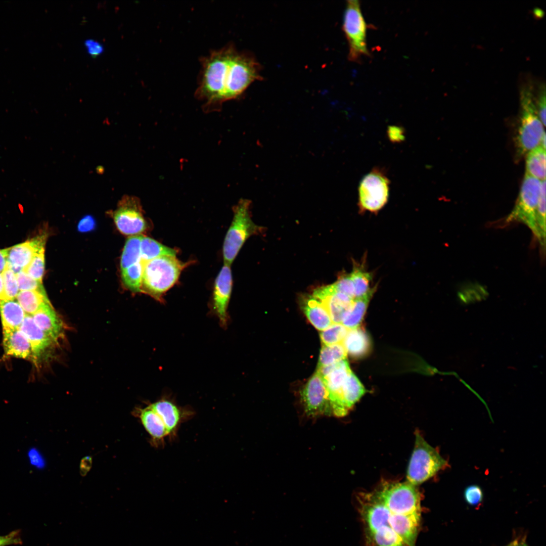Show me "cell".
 Masks as SVG:
<instances>
[{
    "label": "cell",
    "instance_id": "obj_35",
    "mask_svg": "<svg viewBox=\"0 0 546 546\" xmlns=\"http://www.w3.org/2000/svg\"><path fill=\"white\" fill-rule=\"evenodd\" d=\"M349 329L339 323H333L320 333L323 345H330L342 343Z\"/></svg>",
    "mask_w": 546,
    "mask_h": 546
},
{
    "label": "cell",
    "instance_id": "obj_43",
    "mask_svg": "<svg viewBox=\"0 0 546 546\" xmlns=\"http://www.w3.org/2000/svg\"><path fill=\"white\" fill-rule=\"evenodd\" d=\"M387 134L389 139L392 143H400L404 140V130L399 126H389L387 130Z\"/></svg>",
    "mask_w": 546,
    "mask_h": 546
},
{
    "label": "cell",
    "instance_id": "obj_26",
    "mask_svg": "<svg viewBox=\"0 0 546 546\" xmlns=\"http://www.w3.org/2000/svg\"><path fill=\"white\" fill-rule=\"evenodd\" d=\"M526 174L545 180V149L538 146L526 154Z\"/></svg>",
    "mask_w": 546,
    "mask_h": 546
},
{
    "label": "cell",
    "instance_id": "obj_34",
    "mask_svg": "<svg viewBox=\"0 0 546 546\" xmlns=\"http://www.w3.org/2000/svg\"><path fill=\"white\" fill-rule=\"evenodd\" d=\"M537 239L545 250V180L541 181L537 210Z\"/></svg>",
    "mask_w": 546,
    "mask_h": 546
},
{
    "label": "cell",
    "instance_id": "obj_47",
    "mask_svg": "<svg viewBox=\"0 0 546 546\" xmlns=\"http://www.w3.org/2000/svg\"><path fill=\"white\" fill-rule=\"evenodd\" d=\"M7 266V261L4 249H0V272H2Z\"/></svg>",
    "mask_w": 546,
    "mask_h": 546
},
{
    "label": "cell",
    "instance_id": "obj_40",
    "mask_svg": "<svg viewBox=\"0 0 546 546\" xmlns=\"http://www.w3.org/2000/svg\"><path fill=\"white\" fill-rule=\"evenodd\" d=\"M465 502L470 506H477L483 500V492L481 488L477 485L467 486L464 491Z\"/></svg>",
    "mask_w": 546,
    "mask_h": 546
},
{
    "label": "cell",
    "instance_id": "obj_4",
    "mask_svg": "<svg viewBox=\"0 0 546 546\" xmlns=\"http://www.w3.org/2000/svg\"><path fill=\"white\" fill-rule=\"evenodd\" d=\"M251 203L248 199H241L234 207L233 219L223 242L224 264L231 265L247 239L262 231L251 218Z\"/></svg>",
    "mask_w": 546,
    "mask_h": 546
},
{
    "label": "cell",
    "instance_id": "obj_50",
    "mask_svg": "<svg viewBox=\"0 0 546 546\" xmlns=\"http://www.w3.org/2000/svg\"><path fill=\"white\" fill-rule=\"evenodd\" d=\"M518 538L513 540L512 541H511L510 543H509L506 546H516V543H517V542L518 541Z\"/></svg>",
    "mask_w": 546,
    "mask_h": 546
},
{
    "label": "cell",
    "instance_id": "obj_30",
    "mask_svg": "<svg viewBox=\"0 0 546 546\" xmlns=\"http://www.w3.org/2000/svg\"><path fill=\"white\" fill-rule=\"evenodd\" d=\"M142 235L131 236L127 239L120 260L121 270L139 262L141 259V242Z\"/></svg>",
    "mask_w": 546,
    "mask_h": 546
},
{
    "label": "cell",
    "instance_id": "obj_36",
    "mask_svg": "<svg viewBox=\"0 0 546 546\" xmlns=\"http://www.w3.org/2000/svg\"><path fill=\"white\" fill-rule=\"evenodd\" d=\"M44 248L39 250L23 270L34 280L42 283L44 272Z\"/></svg>",
    "mask_w": 546,
    "mask_h": 546
},
{
    "label": "cell",
    "instance_id": "obj_14",
    "mask_svg": "<svg viewBox=\"0 0 546 546\" xmlns=\"http://www.w3.org/2000/svg\"><path fill=\"white\" fill-rule=\"evenodd\" d=\"M47 235L43 233L24 242L4 249L7 265L15 274L23 270L34 255L44 248Z\"/></svg>",
    "mask_w": 546,
    "mask_h": 546
},
{
    "label": "cell",
    "instance_id": "obj_17",
    "mask_svg": "<svg viewBox=\"0 0 546 546\" xmlns=\"http://www.w3.org/2000/svg\"><path fill=\"white\" fill-rule=\"evenodd\" d=\"M312 296L324 305L332 322L339 324L350 310L354 299L337 292L331 285L316 289Z\"/></svg>",
    "mask_w": 546,
    "mask_h": 546
},
{
    "label": "cell",
    "instance_id": "obj_16",
    "mask_svg": "<svg viewBox=\"0 0 546 546\" xmlns=\"http://www.w3.org/2000/svg\"><path fill=\"white\" fill-rule=\"evenodd\" d=\"M232 284L230 265L224 264L215 279L212 298L213 311L222 327H225L228 322V307Z\"/></svg>",
    "mask_w": 546,
    "mask_h": 546
},
{
    "label": "cell",
    "instance_id": "obj_32",
    "mask_svg": "<svg viewBox=\"0 0 546 546\" xmlns=\"http://www.w3.org/2000/svg\"><path fill=\"white\" fill-rule=\"evenodd\" d=\"M144 263L142 260L121 270V278L125 286L130 291L141 292Z\"/></svg>",
    "mask_w": 546,
    "mask_h": 546
},
{
    "label": "cell",
    "instance_id": "obj_24",
    "mask_svg": "<svg viewBox=\"0 0 546 546\" xmlns=\"http://www.w3.org/2000/svg\"><path fill=\"white\" fill-rule=\"evenodd\" d=\"M342 343L347 353L355 357L367 354L371 346L368 334L359 328L349 330Z\"/></svg>",
    "mask_w": 546,
    "mask_h": 546
},
{
    "label": "cell",
    "instance_id": "obj_2",
    "mask_svg": "<svg viewBox=\"0 0 546 546\" xmlns=\"http://www.w3.org/2000/svg\"><path fill=\"white\" fill-rule=\"evenodd\" d=\"M235 50L233 44H228L200 60L201 69L195 96L204 102L206 111L218 109L223 103L226 73Z\"/></svg>",
    "mask_w": 546,
    "mask_h": 546
},
{
    "label": "cell",
    "instance_id": "obj_42",
    "mask_svg": "<svg viewBox=\"0 0 546 546\" xmlns=\"http://www.w3.org/2000/svg\"><path fill=\"white\" fill-rule=\"evenodd\" d=\"M21 532L20 529H17L11 531L6 535H0V546L22 544L23 541Z\"/></svg>",
    "mask_w": 546,
    "mask_h": 546
},
{
    "label": "cell",
    "instance_id": "obj_11",
    "mask_svg": "<svg viewBox=\"0 0 546 546\" xmlns=\"http://www.w3.org/2000/svg\"><path fill=\"white\" fill-rule=\"evenodd\" d=\"M351 372L346 359L316 369L327 388L332 415L343 417L348 411L343 404L342 389Z\"/></svg>",
    "mask_w": 546,
    "mask_h": 546
},
{
    "label": "cell",
    "instance_id": "obj_3",
    "mask_svg": "<svg viewBox=\"0 0 546 546\" xmlns=\"http://www.w3.org/2000/svg\"><path fill=\"white\" fill-rule=\"evenodd\" d=\"M189 263L171 256H162L144 262L141 292L162 301L163 295L177 282Z\"/></svg>",
    "mask_w": 546,
    "mask_h": 546
},
{
    "label": "cell",
    "instance_id": "obj_5",
    "mask_svg": "<svg viewBox=\"0 0 546 546\" xmlns=\"http://www.w3.org/2000/svg\"><path fill=\"white\" fill-rule=\"evenodd\" d=\"M448 466L438 450L428 444L419 432H416L414 450L410 461L406 481L417 486Z\"/></svg>",
    "mask_w": 546,
    "mask_h": 546
},
{
    "label": "cell",
    "instance_id": "obj_7",
    "mask_svg": "<svg viewBox=\"0 0 546 546\" xmlns=\"http://www.w3.org/2000/svg\"><path fill=\"white\" fill-rule=\"evenodd\" d=\"M261 76L259 66L255 59L246 53L236 49L229 65L225 82L223 102L239 97L246 88Z\"/></svg>",
    "mask_w": 546,
    "mask_h": 546
},
{
    "label": "cell",
    "instance_id": "obj_37",
    "mask_svg": "<svg viewBox=\"0 0 546 546\" xmlns=\"http://www.w3.org/2000/svg\"><path fill=\"white\" fill-rule=\"evenodd\" d=\"M2 275L5 300L16 299L19 292L16 274L7 265Z\"/></svg>",
    "mask_w": 546,
    "mask_h": 546
},
{
    "label": "cell",
    "instance_id": "obj_29",
    "mask_svg": "<svg viewBox=\"0 0 546 546\" xmlns=\"http://www.w3.org/2000/svg\"><path fill=\"white\" fill-rule=\"evenodd\" d=\"M365 393L363 386L355 375L351 372L346 378L342 389L343 402L348 412Z\"/></svg>",
    "mask_w": 546,
    "mask_h": 546
},
{
    "label": "cell",
    "instance_id": "obj_8",
    "mask_svg": "<svg viewBox=\"0 0 546 546\" xmlns=\"http://www.w3.org/2000/svg\"><path fill=\"white\" fill-rule=\"evenodd\" d=\"M541 180L525 173L515 206L507 216L505 224L513 221L522 222L538 235L537 210Z\"/></svg>",
    "mask_w": 546,
    "mask_h": 546
},
{
    "label": "cell",
    "instance_id": "obj_49",
    "mask_svg": "<svg viewBox=\"0 0 546 546\" xmlns=\"http://www.w3.org/2000/svg\"><path fill=\"white\" fill-rule=\"evenodd\" d=\"M516 546H528L525 541V537L518 538Z\"/></svg>",
    "mask_w": 546,
    "mask_h": 546
},
{
    "label": "cell",
    "instance_id": "obj_9",
    "mask_svg": "<svg viewBox=\"0 0 546 546\" xmlns=\"http://www.w3.org/2000/svg\"><path fill=\"white\" fill-rule=\"evenodd\" d=\"M343 29L349 46V60L357 62L363 56H369L367 44V25L358 1L347 2Z\"/></svg>",
    "mask_w": 546,
    "mask_h": 546
},
{
    "label": "cell",
    "instance_id": "obj_25",
    "mask_svg": "<svg viewBox=\"0 0 546 546\" xmlns=\"http://www.w3.org/2000/svg\"><path fill=\"white\" fill-rule=\"evenodd\" d=\"M375 289L376 287H374L365 295L354 299L350 310L343 320L341 324L349 330L358 328Z\"/></svg>",
    "mask_w": 546,
    "mask_h": 546
},
{
    "label": "cell",
    "instance_id": "obj_48",
    "mask_svg": "<svg viewBox=\"0 0 546 546\" xmlns=\"http://www.w3.org/2000/svg\"><path fill=\"white\" fill-rule=\"evenodd\" d=\"M0 300H5V292L2 272H0Z\"/></svg>",
    "mask_w": 546,
    "mask_h": 546
},
{
    "label": "cell",
    "instance_id": "obj_46",
    "mask_svg": "<svg viewBox=\"0 0 546 546\" xmlns=\"http://www.w3.org/2000/svg\"><path fill=\"white\" fill-rule=\"evenodd\" d=\"M88 52L92 56L95 57L100 54L103 50L102 46L97 41L88 40L85 42Z\"/></svg>",
    "mask_w": 546,
    "mask_h": 546
},
{
    "label": "cell",
    "instance_id": "obj_20",
    "mask_svg": "<svg viewBox=\"0 0 546 546\" xmlns=\"http://www.w3.org/2000/svg\"><path fill=\"white\" fill-rule=\"evenodd\" d=\"M3 335L5 355L34 361L30 344L19 329H3Z\"/></svg>",
    "mask_w": 546,
    "mask_h": 546
},
{
    "label": "cell",
    "instance_id": "obj_39",
    "mask_svg": "<svg viewBox=\"0 0 546 546\" xmlns=\"http://www.w3.org/2000/svg\"><path fill=\"white\" fill-rule=\"evenodd\" d=\"M331 286L337 292L355 299L354 286L350 274L342 276Z\"/></svg>",
    "mask_w": 546,
    "mask_h": 546
},
{
    "label": "cell",
    "instance_id": "obj_28",
    "mask_svg": "<svg viewBox=\"0 0 546 546\" xmlns=\"http://www.w3.org/2000/svg\"><path fill=\"white\" fill-rule=\"evenodd\" d=\"M16 299L26 314L30 315L36 312L44 304L50 302L46 293L33 290L19 291Z\"/></svg>",
    "mask_w": 546,
    "mask_h": 546
},
{
    "label": "cell",
    "instance_id": "obj_31",
    "mask_svg": "<svg viewBox=\"0 0 546 546\" xmlns=\"http://www.w3.org/2000/svg\"><path fill=\"white\" fill-rule=\"evenodd\" d=\"M347 353L342 343L330 345H323L321 350L317 369L346 359Z\"/></svg>",
    "mask_w": 546,
    "mask_h": 546
},
{
    "label": "cell",
    "instance_id": "obj_18",
    "mask_svg": "<svg viewBox=\"0 0 546 546\" xmlns=\"http://www.w3.org/2000/svg\"><path fill=\"white\" fill-rule=\"evenodd\" d=\"M18 329L25 335L30 344L34 361L43 357L57 343L56 341L36 325L30 315L26 314Z\"/></svg>",
    "mask_w": 546,
    "mask_h": 546
},
{
    "label": "cell",
    "instance_id": "obj_1",
    "mask_svg": "<svg viewBox=\"0 0 546 546\" xmlns=\"http://www.w3.org/2000/svg\"><path fill=\"white\" fill-rule=\"evenodd\" d=\"M421 494L407 481L382 482L360 493L358 511L367 546H415L421 519Z\"/></svg>",
    "mask_w": 546,
    "mask_h": 546
},
{
    "label": "cell",
    "instance_id": "obj_12",
    "mask_svg": "<svg viewBox=\"0 0 546 546\" xmlns=\"http://www.w3.org/2000/svg\"><path fill=\"white\" fill-rule=\"evenodd\" d=\"M113 218L118 230L125 235H141L148 227L140 202L133 197L125 196L121 199Z\"/></svg>",
    "mask_w": 546,
    "mask_h": 546
},
{
    "label": "cell",
    "instance_id": "obj_27",
    "mask_svg": "<svg viewBox=\"0 0 546 546\" xmlns=\"http://www.w3.org/2000/svg\"><path fill=\"white\" fill-rule=\"evenodd\" d=\"M176 250L166 246L150 237L142 236L141 259L143 263L162 256H176Z\"/></svg>",
    "mask_w": 546,
    "mask_h": 546
},
{
    "label": "cell",
    "instance_id": "obj_41",
    "mask_svg": "<svg viewBox=\"0 0 546 546\" xmlns=\"http://www.w3.org/2000/svg\"><path fill=\"white\" fill-rule=\"evenodd\" d=\"M27 458L29 464L33 468L39 470L44 468L45 459L37 448L32 447L29 448L27 452Z\"/></svg>",
    "mask_w": 546,
    "mask_h": 546
},
{
    "label": "cell",
    "instance_id": "obj_23",
    "mask_svg": "<svg viewBox=\"0 0 546 546\" xmlns=\"http://www.w3.org/2000/svg\"><path fill=\"white\" fill-rule=\"evenodd\" d=\"M26 313L16 299L0 300V315L3 329H18Z\"/></svg>",
    "mask_w": 546,
    "mask_h": 546
},
{
    "label": "cell",
    "instance_id": "obj_21",
    "mask_svg": "<svg viewBox=\"0 0 546 546\" xmlns=\"http://www.w3.org/2000/svg\"><path fill=\"white\" fill-rule=\"evenodd\" d=\"M301 307L308 320L317 330L323 331L332 324L330 315L324 305L312 295L303 298Z\"/></svg>",
    "mask_w": 546,
    "mask_h": 546
},
{
    "label": "cell",
    "instance_id": "obj_10",
    "mask_svg": "<svg viewBox=\"0 0 546 546\" xmlns=\"http://www.w3.org/2000/svg\"><path fill=\"white\" fill-rule=\"evenodd\" d=\"M390 181L383 170L376 167L361 179L358 187L360 210L376 212L388 201Z\"/></svg>",
    "mask_w": 546,
    "mask_h": 546
},
{
    "label": "cell",
    "instance_id": "obj_19",
    "mask_svg": "<svg viewBox=\"0 0 546 546\" xmlns=\"http://www.w3.org/2000/svg\"><path fill=\"white\" fill-rule=\"evenodd\" d=\"M31 316L36 325L55 341L63 336L64 323L50 302L44 304Z\"/></svg>",
    "mask_w": 546,
    "mask_h": 546
},
{
    "label": "cell",
    "instance_id": "obj_15",
    "mask_svg": "<svg viewBox=\"0 0 546 546\" xmlns=\"http://www.w3.org/2000/svg\"><path fill=\"white\" fill-rule=\"evenodd\" d=\"M149 406L161 418L170 439H173L176 436L181 423L190 419L193 415V412L189 409L179 407L173 400L165 397L150 404Z\"/></svg>",
    "mask_w": 546,
    "mask_h": 546
},
{
    "label": "cell",
    "instance_id": "obj_6",
    "mask_svg": "<svg viewBox=\"0 0 546 546\" xmlns=\"http://www.w3.org/2000/svg\"><path fill=\"white\" fill-rule=\"evenodd\" d=\"M521 116L516 137V155L519 158L539 146L545 134L529 89L521 93Z\"/></svg>",
    "mask_w": 546,
    "mask_h": 546
},
{
    "label": "cell",
    "instance_id": "obj_45",
    "mask_svg": "<svg viewBox=\"0 0 546 546\" xmlns=\"http://www.w3.org/2000/svg\"><path fill=\"white\" fill-rule=\"evenodd\" d=\"M95 226L94 219L90 215H86L79 222L78 230L81 232H86L92 230Z\"/></svg>",
    "mask_w": 546,
    "mask_h": 546
},
{
    "label": "cell",
    "instance_id": "obj_22",
    "mask_svg": "<svg viewBox=\"0 0 546 546\" xmlns=\"http://www.w3.org/2000/svg\"><path fill=\"white\" fill-rule=\"evenodd\" d=\"M139 417L154 445H163L165 439L168 437V433L161 418L149 405L140 410Z\"/></svg>",
    "mask_w": 546,
    "mask_h": 546
},
{
    "label": "cell",
    "instance_id": "obj_33",
    "mask_svg": "<svg viewBox=\"0 0 546 546\" xmlns=\"http://www.w3.org/2000/svg\"><path fill=\"white\" fill-rule=\"evenodd\" d=\"M349 274L354 286L355 298L365 295L371 290L372 275L365 270L363 267L355 264Z\"/></svg>",
    "mask_w": 546,
    "mask_h": 546
},
{
    "label": "cell",
    "instance_id": "obj_13",
    "mask_svg": "<svg viewBox=\"0 0 546 546\" xmlns=\"http://www.w3.org/2000/svg\"><path fill=\"white\" fill-rule=\"evenodd\" d=\"M301 396L307 418L332 415L327 388L322 378L316 372L305 385Z\"/></svg>",
    "mask_w": 546,
    "mask_h": 546
},
{
    "label": "cell",
    "instance_id": "obj_44",
    "mask_svg": "<svg viewBox=\"0 0 546 546\" xmlns=\"http://www.w3.org/2000/svg\"><path fill=\"white\" fill-rule=\"evenodd\" d=\"M536 108L538 117L544 126L545 125V86L540 88Z\"/></svg>",
    "mask_w": 546,
    "mask_h": 546
},
{
    "label": "cell",
    "instance_id": "obj_38",
    "mask_svg": "<svg viewBox=\"0 0 546 546\" xmlns=\"http://www.w3.org/2000/svg\"><path fill=\"white\" fill-rule=\"evenodd\" d=\"M16 276L19 291L33 290L46 293L42 283L34 280L24 271L22 270L17 272Z\"/></svg>",
    "mask_w": 546,
    "mask_h": 546
}]
</instances>
